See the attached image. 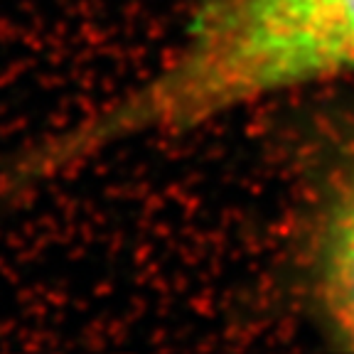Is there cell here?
<instances>
[{
    "label": "cell",
    "mask_w": 354,
    "mask_h": 354,
    "mask_svg": "<svg viewBox=\"0 0 354 354\" xmlns=\"http://www.w3.org/2000/svg\"><path fill=\"white\" fill-rule=\"evenodd\" d=\"M354 79V0H194L180 37L143 79L30 150L57 180L145 138L207 126L268 96Z\"/></svg>",
    "instance_id": "cell-1"
},
{
    "label": "cell",
    "mask_w": 354,
    "mask_h": 354,
    "mask_svg": "<svg viewBox=\"0 0 354 354\" xmlns=\"http://www.w3.org/2000/svg\"><path fill=\"white\" fill-rule=\"evenodd\" d=\"M305 283L325 332L354 352V145L330 172L317 202Z\"/></svg>",
    "instance_id": "cell-2"
}]
</instances>
